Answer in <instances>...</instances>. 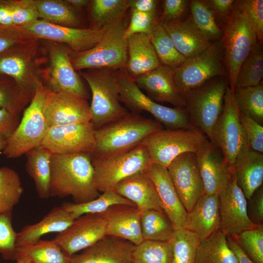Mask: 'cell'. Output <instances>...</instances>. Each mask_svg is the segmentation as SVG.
Instances as JSON below:
<instances>
[{"label":"cell","mask_w":263,"mask_h":263,"mask_svg":"<svg viewBox=\"0 0 263 263\" xmlns=\"http://www.w3.org/2000/svg\"><path fill=\"white\" fill-rule=\"evenodd\" d=\"M50 166V197L71 196L74 203L81 204L99 195L94 185L91 153H52Z\"/></svg>","instance_id":"1"},{"label":"cell","mask_w":263,"mask_h":263,"mask_svg":"<svg viewBox=\"0 0 263 263\" xmlns=\"http://www.w3.org/2000/svg\"><path fill=\"white\" fill-rule=\"evenodd\" d=\"M164 129L156 120L129 113L124 117L94 129L92 159H101L130 150L151 134Z\"/></svg>","instance_id":"2"},{"label":"cell","mask_w":263,"mask_h":263,"mask_svg":"<svg viewBox=\"0 0 263 263\" xmlns=\"http://www.w3.org/2000/svg\"><path fill=\"white\" fill-rule=\"evenodd\" d=\"M44 64L41 40L32 38L0 55V74L12 77L31 101L44 85Z\"/></svg>","instance_id":"3"},{"label":"cell","mask_w":263,"mask_h":263,"mask_svg":"<svg viewBox=\"0 0 263 263\" xmlns=\"http://www.w3.org/2000/svg\"><path fill=\"white\" fill-rule=\"evenodd\" d=\"M124 17L105 27L103 35L93 47L79 53H72L75 69H109L124 70L128 59L125 31L128 22Z\"/></svg>","instance_id":"4"},{"label":"cell","mask_w":263,"mask_h":263,"mask_svg":"<svg viewBox=\"0 0 263 263\" xmlns=\"http://www.w3.org/2000/svg\"><path fill=\"white\" fill-rule=\"evenodd\" d=\"M80 75L92 93L91 122L94 129L120 119L129 113L120 101L117 73L115 70L87 69Z\"/></svg>","instance_id":"5"},{"label":"cell","mask_w":263,"mask_h":263,"mask_svg":"<svg viewBox=\"0 0 263 263\" xmlns=\"http://www.w3.org/2000/svg\"><path fill=\"white\" fill-rule=\"evenodd\" d=\"M48 92L44 85L35 94L29 105L24 110L17 128L6 139L3 154L8 158H16L41 145L49 126L44 113Z\"/></svg>","instance_id":"6"},{"label":"cell","mask_w":263,"mask_h":263,"mask_svg":"<svg viewBox=\"0 0 263 263\" xmlns=\"http://www.w3.org/2000/svg\"><path fill=\"white\" fill-rule=\"evenodd\" d=\"M222 151L232 175L249 150L244 130L239 120V111L233 92L227 87L222 113L209 140Z\"/></svg>","instance_id":"7"},{"label":"cell","mask_w":263,"mask_h":263,"mask_svg":"<svg viewBox=\"0 0 263 263\" xmlns=\"http://www.w3.org/2000/svg\"><path fill=\"white\" fill-rule=\"evenodd\" d=\"M94 181L99 192L113 190L122 180L146 172L152 162L144 143L128 151L101 159H92Z\"/></svg>","instance_id":"8"},{"label":"cell","mask_w":263,"mask_h":263,"mask_svg":"<svg viewBox=\"0 0 263 263\" xmlns=\"http://www.w3.org/2000/svg\"><path fill=\"white\" fill-rule=\"evenodd\" d=\"M117 76L120 101L131 113L139 114L142 111L148 112L166 129H195L185 108H170L152 100L138 87L124 70L117 73Z\"/></svg>","instance_id":"9"},{"label":"cell","mask_w":263,"mask_h":263,"mask_svg":"<svg viewBox=\"0 0 263 263\" xmlns=\"http://www.w3.org/2000/svg\"><path fill=\"white\" fill-rule=\"evenodd\" d=\"M228 86L225 80L217 78L186 94L185 109L192 125L209 140L222 113Z\"/></svg>","instance_id":"10"},{"label":"cell","mask_w":263,"mask_h":263,"mask_svg":"<svg viewBox=\"0 0 263 263\" xmlns=\"http://www.w3.org/2000/svg\"><path fill=\"white\" fill-rule=\"evenodd\" d=\"M44 83L52 92L70 94L88 99L89 94L72 62V51L66 45L44 40Z\"/></svg>","instance_id":"11"},{"label":"cell","mask_w":263,"mask_h":263,"mask_svg":"<svg viewBox=\"0 0 263 263\" xmlns=\"http://www.w3.org/2000/svg\"><path fill=\"white\" fill-rule=\"evenodd\" d=\"M223 32L224 61L228 71V86L233 92L241 65L259 41L246 17L235 3Z\"/></svg>","instance_id":"12"},{"label":"cell","mask_w":263,"mask_h":263,"mask_svg":"<svg viewBox=\"0 0 263 263\" xmlns=\"http://www.w3.org/2000/svg\"><path fill=\"white\" fill-rule=\"evenodd\" d=\"M208 140L195 129H163L143 143L152 163L168 168L177 157L187 152L197 153Z\"/></svg>","instance_id":"13"},{"label":"cell","mask_w":263,"mask_h":263,"mask_svg":"<svg viewBox=\"0 0 263 263\" xmlns=\"http://www.w3.org/2000/svg\"><path fill=\"white\" fill-rule=\"evenodd\" d=\"M224 50L222 40L212 42L198 55L186 58L174 69L176 83L186 95L224 73Z\"/></svg>","instance_id":"14"},{"label":"cell","mask_w":263,"mask_h":263,"mask_svg":"<svg viewBox=\"0 0 263 263\" xmlns=\"http://www.w3.org/2000/svg\"><path fill=\"white\" fill-rule=\"evenodd\" d=\"M19 26L33 38L64 44L74 53L84 52L93 47L102 38L106 27L100 29L71 27L41 19Z\"/></svg>","instance_id":"15"},{"label":"cell","mask_w":263,"mask_h":263,"mask_svg":"<svg viewBox=\"0 0 263 263\" xmlns=\"http://www.w3.org/2000/svg\"><path fill=\"white\" fill-rule=\"evenodd\" d=\"M94 132L91 122L51 127L40 146L53 153H91L95 146Z\"/></svg>","instance_id":"16"},{"label":"cell","mask_w":263,"mask_h":263,"mask_svg":"<svg viewBox=\"0 0 263 263\" xmlns=\"http://www.w3.org/2000/svg\"><path fill=\"white\" fill-rule=\"evenodd\" d=\"M167 169L182 204L189 212L205 193L195 153L180 155Z\"/></svg>","instance_id":"17"},{"label":"cell","mask_w":263,"mask_h":263,"mask_svg":"<svg viewBox=\"0 0 263 263\" xmlns=\"http://www.w3.org/2000/svg\"><path fill=\"white\" fill-rule=\"evenodd\" d=\"M107 223L100 214L88 213L75 219L66 229L58 233L53 240L71 257L106 235Z\"/></svg>","instance_id":"18"},{"label":"cell","mask_w":263,"mask_h":263,"mask_svg":"<svg viewBox=\"0 0 263 263\" xmlns=\"http://www.w3.org/2000/svg\"><path fill=\"white\" fill-rule=\"evenodd\" d=\"M44 113L49 127L91 122L87 99L70 94L48 89Z\"/></svg>","instance_id":"19"},{"label":"cell","mask_w":263,"mask_h":263,"mask_svg":"<svg viewBox=\"0 0 263 263\" xmlns=\"http://www.w3.org/2000/svg\"><path fill=\"white\" fill-rule=\"evenodd\" d=\"M219 194L220 229L226 235L236 236L257 226L247 216V200L233 176L226 187Z\"/></svg>","instance_id":"20"},{"label":"cell","mask_w":263,"mask_h":263,"mask_svg":"<svg viewBox=\"0 0 263 263\" xmlns=\"http://www.w3.org/2000/svg\"><path fill=\"white\" fill-rule=\"evenodd\" d=\"M133 80L138 87L154 101L185 108L186 95L176 83L174 69L161 65Z\"/></svg>","instance_id":"21"},{"label":"cell","mask_w":263,"mask_h":263,"mask_svg":"<svg viewBox=\"0 0 263 263\" xmlns=\"http://www.w3.org/2000/svg\"><path fill=\"white\" fill-rule=\"evenodd\" d=\"M195 155L205 194L219 193L232 177L222 151L208 140Z\"/></svg>","instance_id":"22"},{"label":"cell","mask_w":263,"mask_h":263,"mask_svg":"<svg viewBox=\"0 0 263 263\" xmlns=\"http://www.w3.org/2000/svg\"><path fill=\"white\" fill-rule=\"evenodd\" d=\"M146 174L153 182L162 208L174 230L185 228L188 212L179 198L167 168L152 163Z\"/></svg>","instance_id":"23"},{"label":"cell","mask_w":263,"mask_h":263,"mask_svg":"<svg viewBox=\"0 0 263 263\" xmlns=\"http://www.w3.org/2000/svg\"><path fill=\"white\" fill-rule=\"evenodd\" d=\"M134 244L117 237L106 235L80 254L71 256L72 263H133Z\"/></svg>","instance_id":"24"},{"label":"cell","mask_w":263,"mask_h":263,"mask_svg":"<svg viewBox=\"0 0 263 263\" xmlns=\"http://www.w3.org/2000/svg\"><path fill=\"white\" fill-rule=\"evenodd\" d=\"M99 214L106 221V235L125 239L135 245L144 240L141 228L140 212L136 207L113 205Z\"/></svg>","instance_id":"25"},{"label":"cell","mask_w":263,"mask_h":263,"mask_svg":"<svg viewBox=\"0 0 263 263\" xmlns=\"http://www.w3.org/2000/svg\"><path fill=\"white\" fill-rule=\"evenodd\" d=\"M186 229L195 233L200 241L220 229L219 194H204L188 212Z\"/></svg>","instance_id":"26"},{"label":"cell","mask_w":263,"mask_h":263,"mask_svg":"<svg viewBox=\"0 0 263 263\" xmlns=\"http://www.w3.org/2000/svg\"><path fill=\"white\" fill-rule=\"evenodd\" d=\"M113 191L133 203L140 212L149 209L163 211L155 186L146 172L122 180Z\"/></svg>","instance_id":"27"},{"label":"cell","mask_w":263,"mask_h":263,"mask_svg":"<svg viewBox=\"0 0 263 263\" xmlns=\"http://www.w3.org/2000/svg\"><path fill=\"white\" fill-rule=\"evenodd\" d=\"M161 22L177 51L186 58L198 55L212 43L199 30L191 19Z\"/></svg>","instance_id":"28"},{"label":"cell","mask_w":263,"mask_h":263,"mask_svg":"<svg viewBox=\"0 0 263 263\" xmlns=\"http://www.w3.org/2000/svg\"><path fill=\"white\" fill-rule=\"evenodd\" d=\"M128 59L125 73L132 79L161 65L151 43L150 36L137 34L127 38Z\"/></svg>","instance_id":"29"},{"label":"cell","mask_w":263,"mask_h":263,"mask_svg":"<svg viewBox=\"0 0 263 263\" xmlns=\"http://www.w3.org/2000/svg\"><path fill=\"white\" fill-rule=\"evenodd\" d=\"M75 220L61 206L55 207L40 221L25 225L18 233L16 246L34 244L45 234L62 232L69 227Z\"/></svg>","instance_id":"30"},{"label":"cell","mask_w":263,"mask_h":263,"mask_svg":"<svg viewBox=\"0 0 263 263\" xmlns=\"http://www.w3.org/2000/svg\"><path fill=\"white\" fill-rule=\"evenodd\" d=\"M232 176L247 200L263 185V153L249 149L236 166Z\"/></svg>","instance_id":"31"},{"label":"cell","mask_w":263,"mask_h":263,"mask_svg":"<svg viewBox=\"0 0 263 263\" xmlns=\"http://www.w3.org/2000/svg\"><path fill=\"white\" fill-rule=\"evenodd\" d=\"M52 152L41 146L34 148L25 154L27 172L33 180L38 196L41 199H48L51 176L50 160Z\"/></svg>","instance_id":"32"},{"label":"cell","mask_w":263,"mask_h":263,"mask_svg":"<svg viewBox=\"0 0 263 263\" xmlns=\"http://www.w3.org/2000/svg\"><path fill=\"white\" fill-rule=\"evenodd\" d=\"M195 263H239L229 248L226 234L219 229L209 237L200 241Z\"/></svg>","instance_id":"33"},{"label":"cell","mask_w":263,"mask_h":263,"mask_svg":"<svg viewBox=\"0 0 263 263\" xmlns=\"http://www.w3.org/2000/svg\"><path fill=\"white\" fill-rule=\"evenodd\" d=\"M36 3L39 19L75 28L80 23L77 11L66 0H36Z\"/></svg>","instance_id":"34"},{"label":"cell","mask_w":263,"mask_h":263,"mask_svg":"<svg viewBox=\"0 0 263 263\" xmlns=\"http://www.w3.org/2000/svg\"><path fill=\"white\" fill-rule=\"evenodd\" d=\"M18 256L26 258L30 263H72L71 257L53 240L40 239L35 244L17 247Z\"/></svg>","instance_id":"35"},{"label":"cell","mask_w":263,"mask_h":263,"mask_svg":"<svg viewBox=\"0 0 263 263\" xmlns=\"http://www.w3.org/2000/svg\"><path fill=\"white\" fill-rule=\"evenodd\" d=\"M116 205L136 207L131 201L113 190L103 192L96 198L86 203L75 204L65 202L61 206L74 219H76L88 213H101L112 206Z\"/></svg>","instance_id":"36"},{"label":"cell","mask_w":263,"mask_h":263,"mask_svg":"<svg viewBox=\"0 0 263 263\" xmlns=\"http://www.w3.org/2000/svg\"><path fill=\"white\" fill-rule=\"evenodd\" d=\"M140 224L144 240L168 241L174 231L165 213L155 209L140 212Z\"/></svg>","instance_id":"37"},{"label":"cell","mask_w":263,"mask_h":263,"mask_svg":"<svg viewBox=\"0 0 263 263\" xmlns=\"http://www.w3.org/2000/svg\"><path fill=\"white\" fill-rule=\"evenodd\" d=\"M150 37L161 65L175 69L184 62L186 58L177 51L161 21L156 22Z\"/></svg>","instance_id":"38"},{"label":"cell","mask_w":263,"mask_h":263,"mask_svg":"<svg viewBox=\"0 0 263 263\" xmlns=\"http://www.w3.org/2000/svg\"><path fill=\"white\" fill-rule=\"evenodd\" d=\"M90 16L92 27L100 29L125 16L129 9L128 0L91 1Z\"/></svg>","instance_id":"39"},{"label":"cell","mask_w":263,"mask_h":263,"mask_svg":"<svg viewBox=\"0 0 263 263\" xmlns=\"http://www.w3.org/2000/svg\"><path fill=\"white\" fill-rule=\"evenodd\" d=\"M233 96L239 112L246 114L263 126V84L235 88Z\"/></svg>","instance_id":"40"},{"label":"cell","mask_w":263,"mask_h":263,"mask_svg":"<svg viewBox=\"0 0 263 263\" xmlns=\"http://www.w3.org/2000/svg\"><path fill=\"white\" fill-rule=\"evenodd\" d=\"M263 76V44L258 41L241 65L235 88L258 85L262 82Z\"/></svg>","instance_id":"41"},{"label":"cell","mask_w":263,"mask_h":263,"mask_svg":"<svg viewBox=\"0 0 263 263\" xmlns=\"http://www.w3.org/2000/svg\"><path fill=\"white\" fill-rule=\"evenodd\" d=\"M23 192L18 173L13 169L0 168V214L12 211Z\"/></svg>","instance_id":"42"},{"label":"cell","mask_w":263,"mask_h":263,"mask_svg":"<svg viewBox=\"0 0 263 263\" xmlns=\"http://www.w3.org/2000/svg\"><path fill=\"white\" fill-rule=\"evenodd\" d=\"M172 249L169 240H143L134 245L132 253L133 263H171Z\"/></svg>","instance_id":"43"},{"label":"cell","mask_w":263,"mask_h":263,"mask_svg":"<svg viewBox=\"0 0 263 263\" xmlns=\"http://www.w3.org/2000/svg\"><path fill=\"white\" fill-rule=\"evenodd\" d=\"M193 22L210 42L221 40L223 32L219 27L216 18L205 0H193L190 4Z\"/></svg>","instance_id":"44"},{"label":"cell","mask_w":263,"mask_h":263,"mask_svg":"<svg viewBox=\"0 0 263 263\" xmlns=\"http://www.w3.org/2000/svg\"><path fill=\"white\" fill-rule=\"evenodd\" d=\"M169 241L172 249L171 263H195L200 242L196 234L186 228L176 230Z\"/></svg>","instance_id":"45"},{"label":"cell","mask_w":263,"mask_h":263,"mask_svg":"<svg viewBox=\"0 0 263 263\" xmlns=\"http://www.w3.org/2000/svg\"><path fill=\"white\" fill-rule=\"evenodd\" d=\"M30 102L12 77L0 74V109L19 116Z\"/></svg>","instance_id":"46"},{"label":"cell","mask_w":263,"mask_h":263,"mask_svg":"<svg viewBox=\"0 0 263 263\" xmlns=\"http://www.w3.org/2000/svg\"><path fill=\"white\" fill-rule=\"evenodd\" d=\"M233 237L254 263H263V225Z\"/></svg>","instance_id":"47"},{"label":"cell","mask_w":263,"mask_h":263,"mask_svg":"<svg viewBox=\"0 0 263 263\" xmlns=\"http://www.w3.org/2000/svg\"><path fill=\"white\" fill-rule=\"evenodd\" d=\"M12 211L0 214V254L6 260H16L18 233L12 224Z\"/></svg>","instance_id":"48"},{"label":"cell","mask_w":263,"mask_h":263,"mask_svg":"<svg viewBox=\"0 0 263 263\" xmlns=\"http://www.w3.org/2000/svg\"><path fill=\"white\" fill-rule=\"evenodd\" d=\"M14 25L21 26L39 19L36 0H8Z\"/></svg>","instance_id":"49"},{"label":"cell","mask_w":263,"mask_h":263,"mask_svg":"<svg viewBox=\"0 0 263 263\" xmlns=\"http://www.w3.org/2000/svg\"><path fill=\"white\" fill-rule=\"evenodd\" d=\"M235 2L238 8L245 15L256 33L258 40H263V0H241Z\"/></svg>","instance_id":"50"},{"label":"cell","mask_w":263,"mask_h":263,"mask_svg":"<svg viewBox=\"0 0 263 263\" xmlns=\"http://www.w3.org/2000/svg\"><path fill=\"white\" fill-rule=\"evenodd\" d=\"M156 12L146 13L131 10L130 22L125 31L126 38L137 34L150 36L156 22Z\"/></svg>","instance_id":"51"},{"label":"cell","mask_w":263,"mask_h":263,"mask_svg":"<svg viewBox=\"0 0 263 263\" xmlns=\"http://www.w3.org/2000/svg\"><path fill=\"white\" fill-rule=\"evenodd\" d=\"M239 120L245 133L249 148L263 153V126L243 113L239 112Z\"/></svg>","instance_id":"52"},{"label":"cell","mask_w":263,"mask_h":263,"mask_svg":"<svg viewBox=\"0 0 263 263\" xmlns=\"http://www.w3.org/2000/svg\"><path fill=\"white\" fill-rule=\"evenodd\" d=\"M33 38L20 26L0 24V55L16 45Z\"/></svg>","instance_id":"53"},{"label":"cell","mask_w":263,"mask_h":263,"mask_svg":"<svg viewBox=\"0 0 263 263\" xmlns=\"http://www.w3.org/2000/svg\"><path fill=\"white\" fill-rule=\"evenodd\" d=\"M247 215L256 226L263 225V186L258 188L247 200Z\"/></svg>","instance_id":"54"},{"label":"cell","mask_w":263,"mask_h":263,"mask_svg":"<svg viewBox=\"0 0 263 263\" xmlns=\"http://www.w3.org/2000/svg\"><path fill=\"white\" fill-rule=\"evenodd\" d=\"M186 0H165L163 1V21L179 19L187 7Z\"/></svg>","instance_id":"55"},{"label":"cell","mask_w":263,"mask_h":263,"mask_svg":"<svg viewBox=\"0 0 263 263\" xmlns=\"http://www.w3.org/2000/svg\"><path fill=\"white\" fill-rule=\"evenodd\" d=\"M19 123V116L4 109H0V134L7 139Z\"/></svg>","instance_id":"56"},{"label":"cell","mask_w":263,"mask_h":263,"mask_svg":"<svg viewBox=\"0 0 263 263\" xmlns=\"http://www.w3.org/2000/svg\"><path fill=\"white\" fill-rule=\"evenodd\" d=\"M215 17L224 19L229 17L231 10L235 3L233 0H205Z\"/></svg>","instance_id":"57"},{"label":"cell","mask_w":263,"mask_h":263,"mask_svg":"<svg viewBox=\"0 0 263 263\" xmlns=\"http://www.w3.org/2000/svg\"><path fill=\"white\" fill-rule=\"evenodd\" d=\"M158 1L155 0H128L131 10L142 12H156Z\"/></svg>","instance_id":"58"},{"label":"cell","mask_w":263,"mask_h":263,"mask_svg":"<svg viewBox=\"0 0 263 263\" xmlns=\"http://www.w3.org/2000/svg\"><path fill=\"white\" fill-rule=\"evenodd\" d=\"M227 244L235 255L239 263H254L243 251L233 236L226 235Z\"/></svg>","instance_id":"59"},{"label":"cell","mask_w":263,"mask_h":263,"mask_svg":"<svg viewBox=\"0 0 263 263\" xmlns=\"http://www.w3.org/2000/svg\"><path fill=\"white\" fill-rule=\"evenodd\" d=\"M0 24L4 26L14 25L8 0H2L0 3Z\"/></svg>","instance_id":"60"},{"label":"cell","mask_w":263,"mask_h":263,"mask_svg":"<svg viewBox=\"0 0 263 263\" xmlns=\"http://www.w3.org/2000/svg\"><path fill=\"white\" fill-rule=\"evenodd\" d=\"M75 10L81 9L88 5L90 1L87 0H66Z\"/></svg>","instance_id":"61"},{"label":"cell","mask_w":263,"mask_h":263,"mask_svg":"<svg viewBox=\"0 0 263 263\" xmlns=\"http://www.w3.org/2000/svg\"><path fill=\"white\" fill-rule=\"evenodd\" d=\"M6 138L0 134V152L3 150L6 141Z\"/></svg>","instance_id":"62"},{"label":"cell","mask_w":263,"mask_h":263,"mask_svg":"<svg viewBox=\"0 0 263 263\" xmlns=\"http://www.w3.org/2000/svg\"><path fill=\"white\" fill-rule=\"evenodd\" d=\"M16 263H30V262L26 258L21 256H17Z\"/></svg>","instance_id":"63"},{"label":"cell","mask_w":263,"mask_h":263,"mask_svg":"<svg viewBox=\"0 0 263 263\" xmlns=\"http://www.w3.org/2000/svg\"><path fill=\"white\" fill-rule=\"evenodd\" d=\"M2 0H0V3L2 2Z\"/></svg>","instance_id":"64"}]
</instances>
